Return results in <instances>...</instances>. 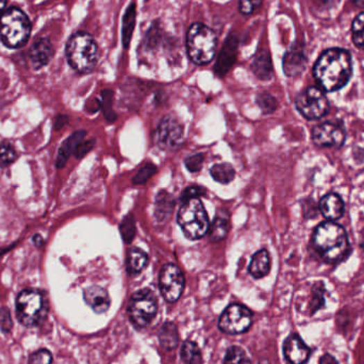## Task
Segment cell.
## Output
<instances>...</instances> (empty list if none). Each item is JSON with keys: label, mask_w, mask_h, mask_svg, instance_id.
<instances>
[{"label": "cell", "mask_w": 364, "mask_h": 364, "mask_svg": "<svg viewBox=\"0 0 364 364\" xmlns=\"http://www.w3.org/2000/svg\"><path fill=\"white\" fill-rule=\"evenodd\" d=\"M229 229V215L226 211L217 212L213 224L209 228V238L212 242H220L227 235Z\"/></svg>", "instance_id": "obj_23"}, {"label": "cell", "mask_w": 364, "mask_h": 364, "mask_svg": "<svg viewBox=\"0 0 364 364\" xmlns=\"http://www.w3.org/2000/svg\"><path fill=\"white\" fill-rule=\"evenodd\" d=\"M101 97H103V103H101V107H103L104 114H105L106 119L109 122H114L117 119V113L114 112L113 108H112V103H113V93L110 90H105L101 93Z\"/></svg>", "instance_id": "obj_36"}, {"label": "cell", "mask_w": 364, "mask_h": 364, "mask_svg": "<svg viewBox=\"0 0 364 364\" xmlns=\"http://www.w3.org/2000/svg\"><path fill=\"white\" fill-rule=\"evenodd\" d=\"M361 247L364 249V233L361 235Z\"/></svg>", "instance_id": "obj_48"}, {"label": "cell", "mask_w": 364, "mask_h": 364, "mask_svg": "<svg viewBox=\"0 0 364 364\" xmlns=\"http://www.w3.org/2000/svg\"><path fill=\"white\" fill-rule=\"evenodd\" d=\"M48 303L43 292L23 290L16 299V317L25 327H37L47 317Z\"/></svg>", "instance_id": "obj_6"}, {"label": "cell", "mask_w": 364, "mask_h": 364, "mask_svg": "<svg viewBox=\"0 0 364 364\" xmlns=\"http://www.w3.org/2000/svg\"><path fill=\"white\" fill-rule=\"evenodd\" d=\"M283 355L291 364H305L311 356V349L301 336L291 333L283 343Z\"/></svg>", "instance_id": "obj_14"}, {"label": "cell", "mask_w": 364, "mask_h": 364, "mask_svg": "<svg viewBox=\"0 0 364 364\" xmlns=\"http://www.w3.org/2000/svg\"><path fill=\"white\" fill-rule=\"evenodd\" d=\"M55 55V48L51 40L46 38H40L35 40L33 45L31 46L29 51V60L32 67L38 69H43L53 59Z\"/></svg>", "instance_id": "obj_15"}, {"label": "cell", "mask_w": 364, "mask_h": 364, "mask_svg": "<svg viewBox=\"0 0 364 364\" xmlns=\"http://www.w3.org/2000/svg\"><path fill=\"white\" fill-rule=\"evenodd\" d=\"M311 244L314 251L327 264L343 261L351 249L345 228L331 221L317 225L312 235Z\"/></svg>", "instance_id": "obj_2"}, {"label": "cell", "mask_w": 364, "mask_h": 364, "mask_svg": "<svg viewBox=\"0 0 364 364\" xmlns=\"http://www.w3.org/2000/svg\"><path fill=\"white\" fill-rule=\"evenodd\" d=\"M157 144L162 149H175L183 139V128L173 115H167L162 119L157 129Z\"/></svg>", "instance_id": "obj_13"}, {"label": "cell", "mask_w": 364, "mask_h": 364, "mask_svg": "<svg viewBox=\"0 0 364 364\" xmlns=\"http://www.w3.org/2000/svg\"><path fill=\"white\" fill-rule=\"evenodd\" d=\"M65 55L74 71L79 74L91 73L98 62L97 43L88 32H76L66 44Z\"/></svg>", "instance_id": "obj_3"}, {"label": "cell", "mask_w": 364, "mask_h": 364, "mask_svg": "<svg viewBox=\"0 0 364 364\" xmlns=\"http://www.w3.org/2000/svg\"><path fill=\"white\" fill-rule=\"evenodd\" d=\"M224 364H251V362L240 346H231L227 349Z\"/></svg>", "instance_id": "obj_31"}, {"label": "cell", "mask_w": 364, "mask_h": 364, "mask_svg": "<svg viewBox=\"0 0 364 364\" xmlns=\"http://www.w3.org/2000/svg\"><path fill=\"white\" fill-rule=\"evenodd\" d=\"M157 173V167L153 163H147L138 172L137 175L133 177L132 181L135 185H144L145 182L151 179Z\"/></svg>", "instance_id": "obj_37"}, {"label": "cell", "mask_w": 364, "mask_h": 364, "mask_svg": "<svg viewBox=\"0 0 364 364\" xmlns=\"http://www.w3.org/2000/svg\"><path fill=\"white\" fill-rule=\"evenodd\" d=\"M319 364H340V362L338 361L335 356L329 353H325L320 358Z\"/></svg>", "instance_id": "obj_44"}, {"label": "cell", "mask_w": 364, "mask_h": 364, "mask_svg": "<svg viewBox=\"0 0 364 364\" xmlns=\"http://www.w3.org/2000/svg\"><path fill=\"white\" fill-rule=\"evenodd\" d=\"M345 139V129L341 123L325 122L312 128L311 140L317 147L340 148Z\"/></svg>", "instance_id": "obj_12"}, {"label": "cell", "mask_w": 364, "mask_h": 364, "mask_svg": "<svg viewBox=\"0 0 364 364\" xmlns=\"http://www.w3.org/2000/svg\"><path fill=\"white\" fill-rule=\"evenodd\" d=\"M251 71L256 77L261 80H270L273 76V65L269 51L261 49L258 51L251 63Z\"/></svg>", "instance_id": "obj_20"}, {"label": "cell", "mask_w": 364, "mask_h": 364, "mask_svg": "<svg viewBox=\"0 0 364 364\" xmlns=\"http://www.w3.org/2000/svg\"><path fill=\"white\" fill-rule=\"evenodd\" d=\"M353 74V62L343 48H330L314 64L313 76L325 92H336L349 83Z\"/></svg>", "instance_id": "obj_1"}, {"label": "cell", "mask_w": 364, "mask_h": 364, "mask_svg": "<svg viewBox=\"0 0 364 364\" xmlns=\"http://www.w3.org/2000/svg\"><path fill=\"white\" fill-rule=\"evenodd\" d=\"M135 19H137V11H135V3L128 7L126 10L125 15L123 17V35H122V39H123L124 47L127 49L130 45V41L132 39V33L135 27Z\"/></svg>", "instance_id": "obj_26"}, {"label": "cell", "mask_w": 364, "mask_h": 364, "mask_svg": "<svg viewBox=\"0 0 364 364\" xmlns=\"http://www.w3.org/2000/svg\"><path fill=\"white\" fill-rule=\"evenodd\" d=\"M206 195V189L203 187H198V185H192V187L187 188L183 191L181 195V201H187L193 198H201V196Z\"/></svg>", "instance_id": "obj_42"}, {"label": "cell", "mask_w": 364, "mask_h": 364, "mask_svg": "<svg viewBox=\"0 0 364 364\" xmlns=\"http://www.w3.org/2000/svg\"><path fill=\"white\" fill-rule=\"evenodd\" d=\"M159 287L162 296L169 303H175L180 299L185 289V277L175 264H165L159 276Z\"/></svg>", "instance_id": "obj_11"}, {"label": "cell", "mask_w": 364, "mask_h": 364, "mask_svg": "<svg viewBox=\"0 0 364 364\" xmlns=\"http://www.w3.org/2000/svg\"><path fill=\"white\" fill-rule=\"evenodd\" d=\"M306 64H307V60L303 51L299 49H291L283 57V72L288 77H295L303 73Z\"/></svg>", "instance_id": "obj_18"}, {"label": "cell", "mask_w": 364, "mask_h": 364, "mask_svg": "<svg viewBox=\"0 0 364 364\" xmlns=\"http://www.w3.org/2000/svg\"><path fill=\"white\" fill-rule=\"evenodd\" d=\"M353 42L358 48L364 49V12L358 14L351 26Z\"/></svg>", "instance_id": "obj_32"}, {"label": "cell", "mask_w": 364, "mask_h": 364, "mask_svg": "<svg viewBox=\"0 0 364 364\" xmlns=\"http://www.w3.org/2000/svg\"><path fill=\"white\" fill-rule=\"evenodd\" d=\"M158 310L157 299L149 289L135 292L128 306L130 321L137 328H144L153 321Z\"/></svg>", "instance_id": "obj_8"}, {"label": "cell", "mask_w": 364, "mask_h": 364, "mask_svg": "<svg viewBox=\"0 0 364 364\" xmlns=\"http://www.w3.org/2000/svg\"><path fill=\"white\" fill-rule=\"evenodd\" d=\"M253 323V313L245 306L240 304H233L228 306L221 317H220L219 327L223 333L229 335H239L245 333Z\"/></svg>", "instance_id": "obj_10"}, {"label": "cell", "mask_w": 364, "mask_h": 364, "mask_svg": "<svg viewBox=\"0 0 364 364\" xmlns=\"http://www.w3.org/2000/svg\"><path fill=\"white\" fill-rule=\"evenodd\" d=\"M173 210V199L167 192H161L158 195L157 208H156V217L159 221H164L165 217H169Z\"/></svg>", "instance_id": "obj_30"}, {"label": "cell", "mask_w": 364, "mask_h": 364, "mask_svg": "<svg viewBox=\"0 0 364 364\" xmlns=\"http://www.w3.org/2000/svg\"><path fill=\"white\" fill-rule=\"evenodd\" d=\"M296 109L308 121L323 119L329 112L330 105L323 90L309 87L304 90L295 99Z\"/></svg>", "instance_id": "obj_9"}, {"label": "cell", "mask_w": 364, "mask_h": 364, "mask_svg": "<svg viewBox=\"0 0 364 364\" xmlns=\"http://www.w3.org/2000/svg\"><path fill=\"white\" fill-rule=\"evenodd\" d=\"M17 159V154L13 146L7 142L0 143V167H8Z\"/></svg>", "instance_id": "obj_34"}, {"label": "cell", "mask_w": 364, "mask_h": 364, "mask_svg": "<svg viewBox=\"0 0 364 364\" xmlns=\"http://www.w3.org/2000/svg\"><path fill=\"white\" fill-rule=\"evenodd\" d=\"M212 178L222 185H228L235 179V172L229 163L215 164L210 169Z\"/></svg>", "instance_id": "obj_29"}, {"label": "cell", "mask_w": 364, "mask_h": 364, "mask_svg": "<svg viewBox=\"0 0 364 364\" xmlns=\"http://www.w3.org/2000/svg\"><path fill=\"white\" fill-rule=\"evenodd\" d=\"M180 355H181L182 361L185 364H201L203 361L201 349L198 347L195 342L190 341V340L182 344Z\"/></svg>", "instance_id": "obj_28"}, {"label": "cell", "mask_w": 364, "mask_h": 364, "mask_svg": "<svg viewBox=\"0 0 364 364\" xmlns=\"http://www.w3.org/2000/svg\"><path fill=\"white\" fill-rule=\"evenodd\" d=\"M8 0H0V17L5 13L6 8H7Z\"/></svg>", "instance_id": "obj_45"}, {"label": "cell", "mask_w": 364, "mask_h": 364, "mask_svg": "<svg viewBox=\"0 0 364 364\" xmlns=\"http://www.w3.org/2000/svg\"><path fill=\"white\" fill-rule=\"evenodd\" d=\"M53 355L47 349H42L32 354L29 358V364H51Z\"/></svg>", "instance_id": "obj_38"}, {"label": "cell", "mask_w": 364, "mask_h": 364, "mask_svg": "<svg viewBox=\"0 0 364 364\" xmlns=\"http://www.w3.org/2000/svg\"><path fill=\"white\" fill-rule=\"evenodd\" d=\"M257 104L262 112L265 114H271L276 111L278 107L277 101L273 95L267 92L259 94L257 96Z\"/></svg>", "instance_id": "obj_35"}, {"label": "cell", "mask_w": 364, "mask_h": 364, "mask_svg": "<svg viewBox=\"0 0 364 364\" xmlns=\"http://www.w3.org/2000/svg\"><path fill=\"white\" fill-rule=\"evenodd\" d=\"M160 344L167 351H173L179 343L177 326L171 322L163 324L159 331Z\"/></svg>", "instance_id": "obj_24"}, {"label": "cell", "mask_w": 364, "mask_h": 364, "mask_svg": "<svg viewBox=\"0 0 364 364\" xmlns=\"http://www.w3.org/2000/svg\"><path fill=\"white\" fill-rule=\"evenodd\" d=\"M354 3L359 7H364V0H354Z\"/></svg>", "instance_id": "obj_47"}, {"label": "cell", "mask_w": 364, "mask_h": 364, "mask_svg": "<svg viewBox=\"0 0 364 364\" xmlns=\"http://www.w3.org/2000/svg\"><path fill=\"white\" fill-rule=\"evenodd\" d=\"M83 299L88 306L97 314H103L109 310L111 305L109 294L104 288L92 286L83 292Z\"/></svg>", "instance_id": "obj_17"}, {"label": "cell", "mask_w": 364, "mask_h": 364, "mask_svg": "<svg viewBox=\"0 0 364 364\" xmlns=\"http://www.w3.org/2000/svg\"><path fill=\"white\" fill-rule=\"evenodd\" d=\"M31 29L29 17L19 8H9L0 17V40L6 47H24L29 41Z\"/></svg>", "instance_id": "obj_4"}, {"label": "cell", "mask_w": 364, "mask_h": 364, "mask_svg": "<svg viewBox=\"0 0 364 364\" xmlns=\"http://www.w3.org/2000/svg\"><path fill=\"white\" fill-rule=\"evenodd\" d=\"M87 135V132L85 130H79V131L75 132L69 139L66 140L63 144H62L61 148H60L59 154H58L57 158V167H63L64 164L66 163L67 159L72 153H75L76 148L81 143L83 138Z\"/></svg>", "instance_id": "obj_22"}, {"label": "cell", "mask_w": 364, "mask_h": 364, "mask_svg": "<svg viewBox=\"0 0 364 364\" xmlns=\"http://www.w3.org/2000/svg\"><path fill=\"white\" fill-rule=\"evenodd\" d=\"M94 144H95V140H91V141L81 142L79 145L77 146L75 151V155L77 158H82L83 156L87 155L92 148H93Z\"/></svg>", "instance_id": "obj_43"}, {"label": "cell", "mask_w": 364, "mask_h": 364, "mask_svg": "<svg viewBox=\"0 0 364 364\" xmlns=\"http://www.w3.org/2000/svg\"><path fill=\"white\" fill-rule=\"evenodd\" d=\"M119 230H121L122 238H123L124 241L126 243H131L132 240L135 239V233H137L135 217L132 214H128L127 217L122 221Z\"/></svg>", "instance_id": "obj_33"}, {"label": "cell", "mask_w": 364, "mask_h": 364, "mask_svg": "<svg viewBox=\"0 0 364 364\" xmlns=\"http://www.w3.org/2000/svg\"><path fill=\"white\" fill-rule=\"evenodd\" d=\"M33 242H35L38 247H41L42 244H43V238L39 235H35V237H33Z\"/></svg>", "instance_id": "obj_46"}, {"label": "cell", "mask_w": 364, "mask_h": 364, "mask_svg": "<svg viewBox=\"0 0 364 364\" xmlns=\"http://www.w3.org/2000/svg\"><path fill=\"white\" fill-rule=\"evenodd\" d=\"M12 328H13V321L10 310L6 307L0 308V330L7 335L11 333Z\"/></svg>", "instance_id": "obj_39"}, {"label": "cell", "mask_w": 364, "mask_h": 364, "mask_svg": "<svg viewBox=\"0 0 364 364\" xmlns=\"http://www.w3.org/2000/svg\"><path fill=\"white\" fill-rule=\"evenodd\" d=\"M325 293L324 283L319 281V283H314L311 289V294H310L309 305H308L310 317L314 315L325 306Z\"/></svg>", "instance_id": "obj_27"}, {"label": "cell", "mask_w": 364, "mask_h": 364, "mask_svg": "<svg viewBox=\"0 0 364 364\" xmlns=\"http://www.w3.org/2000/svg\"><path fill=\"white\" fill-rule=\"evenodd\" d=\"M319 210L327 221L335 222L343 217L345 205L341 196L337 193H328L320 201Z\"/></svg>", "instance_id": "obj_16"}, {"label": "cell", "mask_w": 364, "mask_h": 364, "mask_svg": "<svg viewBox=\"0 0 364 364\" xmlns=\"http://www.w3.org/2000/svg\"><path fill=\"white\" fill-rule=\"evenodd\" d=\"M237 60V41H227L222 49L221 55L215 65V73L219 77H223L228 73Z\"/></svg>", "instance_id": "obj_19"}, {"label": "cell", "mask_w": 364, "mask_h": 364, "mask_svg": "<svg viewBox=\"0 0 364 364\" xmlns=\"http://www.w3.org/2000/svg\"><path fill=\"white\" fill-rule=\"evenodd\" d=\"M248 271L256 279L263 278L264 276H267L270 273V271H271V258H270V254L267 249H261L253 256Z\"/></svg>", "instance_id": "obj_21"}, {"label": "cell", "mask_w": 364, "mask_h": 364, "mask_svg": "<svg viewBox=\"0 0 364 364\" xmlns=\"http://www.w3.org/2000/svg\"><path fill=\"white\" fill-rule=\"evenodd\" d=\"M217 33L203 23L192 24L187 33L188 56L193 63L206 65L215 57Z\"/></svg>", "instance_id": "obj_5"}, {"label": "cell", "mask_w": 364, "mask_h": 364, "mask_svg": "<svg viewBox=\"0 0 364 364\" xmlns=\"http://www.w3.org/2000/svg\"><path fill=\"white\" fill-rule=\"evenodd\" d=\"M204 160H205L204 154H196V155L190 156V157L185 159V167L192 173H197L203 167Z\"/></svg>", "instance_id": "obj_40"}, {"label": "cell", "mask_w": 364, "mask_h": 364, "mask_svg": "<svg viewBox=\"0 0 364 364\" xmlns=\"http://www.w3.org/2000/svg\"><path fill=\"white\" fill-rule=\"evenodd\" d=\"M263 0H239V10L243 15H251L259 9Z\"/></svg>", "instance_id": "obj_41"}, {"label": "cell", "mask_w": 364, "mask_h": 364, "mask_svg": "<svg viewBox=\"0 0 364 364\" xmlns=\"http://www.w3.org/2000/svg\"><path fill=\"white\" fill-rule=\"evenodd\" d=\"M177 220L188 239H201L209 231V217L199 198L183 201Z\"/></svg>", "instance_id": "obj_7"}, {"label": "cell", "mask_w": 364, "mask_h": 364, "mask_svg": "<svg viewBox=\"0 0 364 364\" xmlns=\"http://www.w3.org/2000/svg\"><path fill=\"white\" fill-rule=\"evenodd\" d=\"M148 263V257L143 251L139 248H131L127 255V270L130 274L141 273Z\"/></svg>", "instance_id": "obj_25"}]
</instances>
